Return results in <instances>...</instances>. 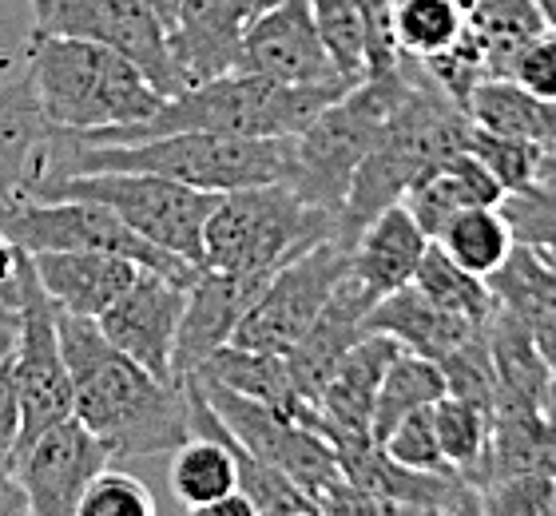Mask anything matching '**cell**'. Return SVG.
I'll return each mask as SVG.
<instances>
[{"mask_svg":"<svg viewBox=\"0 0 556 516\" xmlns=\"http://www.w3.org/2000/svg\"><path fill=\"white\" fill-rule=\"evenodd\" d=\"M60 354L72 378V417L112 453L160 457L191 441V402L184 381H160L119 354L96 318L56 310Z\"/></svg>","mask_w":556,"mask_h":516,"instance_id":"obj_1","label":"cell"},{"mask_svg":"<svg viewBox=\"0 0 556 516\" xmlns=\"http://www.w3.org/2000/svg\"><path fill=\"white\" fill-rule=\"evenodd\" d=\"M290 139L294 136L247 139L215 136V131H167V136L131 139V143H76L64 131H56V155H52L48 175L143 172L207 191V196H227L243 187L287 184L290 163H294Z\"/></svg>","mask_w":556,"mask_h":516,"instance_id":"obj_2","label":"cell"},{"mask_svg":"<svg viewBox=\"0 0 556 516\" xmlns=\"http://www.w3.org/2000/svg\"><path fill=\"white\" fill-rule=\"evenodd\" d=\"M469 139V115L421 64H409L406 92L397 96L390 115L382 119L358 175L350 184V196L338 215V239L354 242L358 230L390 203H402L417 175L450 160Z\"/></svg>","mask_w":556,"mask_h":516,"instance_id":"obj_3","label":"cell"},{"mask_svg":"<svg viewBox=\"0 0 556 516\" xmlns=\"http://www.w3.org/2000/svg\"><path fill=\"white\" fill-rule=\"evenodd\" d=\"M28 76L33 96L48 124L60 131H108L143 124L160 112L163 96L148 76L112 48L76 36H28Z\"/></svg>","mask_w":556,"mask_h":516,"instance_id":"obj_4","label":"cell"},{"mask_svg":"<svg viewBox=\"0 0 556 516\" xmlns=\"http://www.w3.org/2000/svg\"><path fill=\"white\" fill-rule=\"evenodd\" d=\"M346 88H290L270 84L251 72H223L215 80L191 84L179 96H167L160 112L131 127L108 131H64L76 143H131V139L167 136V131H215V136L282 139L299 136L326 103Z\"/></svg>","mask_w":556,"mask_h":516,"instance_id":"obj_5","label":"cell"},{"mask_svg":"<svg viewBox=\"0 0 556 516\" xmlns=\"http://www.w3.org/2000/svg\"><path fill=\"white\" fill-rule=\"evenodd\" d=\"M334 235V211L306 203L290 184L243 187L219 196L211 206L199 266L235 275H275Z\"/></svg>","mask_w":556,"mask_h":516,"instance_id":"obj_6","label":"cell"},{"mask_svg":"<svg viewBox=\"0 0 556 516\" xmlns=\"http://www.w3.org/2000/svg\"><path fill=\"white\" fill-rule=\"evenodd\" d=\"M409 64L414 60H402L394 72H374L366 80L350 84L346 92L326 103L323 112L290 139L294 163H290L287 184L306 203L342 215L358 163L366 160V151H370L374 136L397 103V96L406 92Z\"/></svg>","mask_w":556,"mask_h":516,"instance_id":"obj_7","label":"cell"},{"mask_svg":"<svg viewBox=\"0 0 556 516\" xmlns=\"http://www.w3.org/2000/svg\"><path fill=\"white\" fill-rule=\"evenodd\" d=\"M40 199H92L116 211L139 239L195 263L203 259V227L215 199L163 175L143 172H96V175H48L33 187Z\"/></svg>","mask_w":556,"mask_h":516,"instance_id":"obj_8","label":"cell"},{"mask_svg":"<svg viewBox=\"0 0 556 516\" xmlns=\"http://www.w3.org/2000/svg\"><path fill=\"white\" fill-rule=\"evenodd\" d=\"M0 239L21 247V251H104V254H124L143 270L167 275L175 282L191 287V278L199 275L195 263L175 259V254L151 247L148 239H139L136 230L108 211L104 203L92 199H40V196H16L0 203Z\"/></svg>","mask_w":556,"mask_h":516,"instance_id":"obj_9","label":"cell"},{"mask_svg":"<svg viewBox=\"0 0 556 516\" xmlns=\"http://www.w3.org/2000/svg\"><path fill=\"white\" fill-rule=\"evenodd\" d=\"M12 270H16V345H12V381L21 398V449L72 417V378L60 354L56 306L48 299L28 254L12 247ZM16 449V453H21Z\"/></svg>","mask_w":556,"mask_h":516,"instance_id":"obj_10","label":"cell"},{"mask_svg":"<svg viewBox=\"0 0 556 516\" xmlns=\"http://www.w3.org/2000/svg\"><path fill=\"white\" fill-rule=\"evenodd\" d=\"M33 33L112 48L148 76L163 100L187 88L167 48V28L143 0H33Z\"/></svg>","mask_w":556,"mask_h":516,"instance_id":"obj_11","label":"cell"},{"mask_svg":"<svg viewBox=\"0 0 556 516\" xmlns=\"http://www.w3.org/2000/svg\"><path fill=\"white\" fill-rule=\"evenodd\" d=\"M350 270V242L334 239L318 242L294 263L270 275L255 306L247 310L243 322L235 326L231 345L258 350V354H287L302 333L311 330L314 318L323 314L334 287Z\"/></svg>","mask_w":556,"mask_h":516,"instance_id":"obj_12","label":"cell"},{"mask_svg":"<svg viewBox=\"0 0 556 516\" xmlns=\"http://www.w3.org/2000/svg\"><path fill=\"white\" fill-rule=\"evenodd\" d=\"M187 378L199 386L203 402L219 417V425L227 429L235 445L247 449L251 457L270 465V469H278L282 477H290L299 489L314 493L326 481L342 477L334 449L326 445V437L318 429H311V425L290 417V413L275 410V405L251 402L243 393H231L215 386V381L195 378V374H187Z\"/></svg>","mask_w":556,"mask_h":516,"instance_id":"obj_13","label":"cell"},{"mask_svg":"<svg viewBox=\"0 0 556 516\" xmlns=\"http://www.w3.org/2000/svg\"><path fill=\"white\" fill-rule=\"evenodd\" d=\"M235 68L290 88H350L326 52L311 0H278L258 12L247 24Z\"/></svg>","mask_w":556,"mask_h":516,"instance_id":"obj_14","label":"cell"},{"mask_svg":"<svg viewBox=\"0 0 556 516\" xmlns=\"http://www.w3.org/2000/svg\"><path fill=\"white\" fill-rule=\"evenodd\" d=\"M108 465L112 453L76 417H64L16 453L12 477L21 481L33 516H76L84 489Z\"/></svg>","mask_w":556,"mask_h":516,"instance_id":"obj_15","label":"cell"},{"mask_svg":"<svg viewBox=\"0 0 556 516\" xmlns=\"http://www.w3.org/2000/svg\"><path fill=\"white\" fill-rule=\"evenodd\" d=\"M184 282L155 275V270H139L136 282L96 318V326L119 354H128L136 366L148 369L151 378L179 381L172 369V357L179 318H184Z\"/></svg>","mask_w":556,"mask_h":516,"instance_id":"obj_16","label":"cell"},{"mask_svg":"<svg viewBox=\"0 0 556 516\" xmlns=\"http://www.w3.org/2000/svg\"><path fill=\"white\" fill-rule=\"evenodd\" d=\"M270 275H235V270H207L199 266V275L191 278L184 302V318H179V333H175V357L172 369L175 378H184L199 362H207L219 345L231 342L235 326L243 322V314L255 306Z\"/></svg>","mask_w":556,"mask_h":516,"instance_id":"obj_17","label":"cell"},{"mask_svg":"<svg viewBox=\"0 0 556 516\" xmlns=\"http://www.w3.org/2000/svg\"><path fill=\"white\" fill-rule=\"evenodd\" d=\"M397 354H402V345L394 338L362 333V342L338 362V369L323 386L314 410L302 413V421L318 429L326 437V445L342 441V437H370L374 398H378V386H382L386 369H390V362Z\"/></svg>","mask_w":556,"mask_h":516,"instance_id":"obj_18","label":"cell"},{"mask_svg":"<svg viewBox=\"0 0 556 516\" xmlns=\"http://www.w3.org/2000/svg\"><path fill=\"white\" fill-rule=\"evenodd\" d=\"M255 16L251 0H184L167 28V48L187 88L235 72L243 33Z\"/></svg>","mask_w":556,"mask_h":516,"instance_id":"obj_19","label":"cell"},{"mask_svg":"<svg viewBox=\"0 0 556 516\" xmlns=\"http://www.w3.org/2000/svg\"><path fill=\"white\" fill-rule=\"evenodd\" d=\"M28 263L52 306L80 318H100L143 270L124 254L104 251H36L28 254Z\"/></svg>","mask_w":556,"mask_h":516,"instance_id":"obj_20","label":"cell"},{"mask_svg":"<svg viewBox=\"0 0 556 516\" xmlns=\"http://www.w3.org/2000/svg\"><path fill=\"white\" fill-rule=\"evenodd\" d=\"M429 242L433 239L417 227L406 206L390 203L358 230V239L350 242V278H354V287L366 294L370 306L378 299H386V294L409 287Z\"/></svg>","mask_w":556,"mask_h":516,"instance_id":"obj_21","label":"cell"},{"mask_svg":"<svg viewBox=\"0 0 556 516\" xmlns=\"http://www.w3.org/2000/svg\"><path fill=\"white\" fill-rule=\"evenodd\" d=\"M56 131L40 112L28 80L0 84V203L16 196H33L52 167Z\"/></svg>","mask_w":556,"mask_h":516,"instance_id":"obj_22","label":"cell"},{"mask_svg":"<svg viewBox=\"0 0 556 516\" xmlns=\"http://www.w3.org/2000/svg\"><path fill=\"white\" fill-rule=\"evenodd\" d=\"M362 326H366V333L394 338L402 350L429 357V362L450 357L453 350L469 342L477 330H485V322H465V318H457V314H450V310L433 306L414 282L374 302V306L366 310V322H362Z\"/></svg>","mask_w":556,"mask_h":516,"instance_id":"obj_23","label":"cell"},{"mask_svg":"<svg viewBox=\"0 0 556 516\" xmlns=\"http://www.w3.org/2000/svg\"><path fill=\"white\" fill-rule=\"evenodd\" d=\"M505 199V187L493 179L485 163L477 160L473 151L462 148L453 151L450 160H441L438 167H429L426 175H417L409 191L402 196L414 223L426 230L429 239H438V230L450 223L465 206H497Z\"/></svg>","mask_w":556,"mask_h":516,"instance_id":"obj_24","label":"cell"},{"mask_svg":"<svg viewBox=\"0 0 556 516\" xmlns=\"http://www.w3.org/2000/svg\"><path fill=\"white\" fill-rule=\"evenodd\" d=\"M485 282L493 302L521 322L548 362H556V259L513 242L509 259Z\"/></svg>","mask_w":556,"mask_h":516,"instance_id":"obj_25","label":"cell"},{"mask_svg":"<svg viewBox=\"0 0 556 516\" xmlns=\"http://www.w3.org/2000/svg\"><path fill=\"white\" fill-rule=\"evenodd\" d=\"M489 366H493V386H497V405H525V410L548 413V381H553V362L536 338L525 330L521 322L493 306L485 322Z\"/></svg>","mask_w":556,"mask_h":516,"instance_id":"obj_26","label":"cell"},{"mask_svg":"<svg viewBox=\"0 0 556 516\" xmlns=\"http://www.w3.org/2000/svg\"><path fill=\"white\" fill-rule=\"evenodd\" d=\"M462 12L485 76H509L517 56L548 28L536 0H462Z\"/></svg>","mask_w":556,"mask_h":516,"instance_id":"obj_27","label":"cell"},{"mask_svg":"<svg viewBox=\"0 0 556 516\" xmlns=\"http://www.w3.org/2000/svg\"><path fill=\"white\" fill-rule=\"evenodd\" d=\"M465 115H469V124L485 127L493 136L525 139L545 151L556 148V103L533 96L509 76L477 80L465 100Z\"/></svg>","mask_w":556,"mask_h":516,"instance_id":"obj_28","label":"cell"},{"mask_svg":"<svg viewBox=\"0 0 556 516\" xmlns=\"http://www.w3.org/2000/svg\"><path fill=\"white\" fill-rule=\"evenodd\" d=\"M509 473H548L556 477V417L525 405H497L489 421L485 481ZM481 481V484H485ZM477 484V489H481Z\"/></svg>","mask_w":556,"mask_h":516,"instance_id":"obj_29","label":"cell"},{"mask_svg":"<svg viewBox=\"0 0 556 516\" xmlns=\"http://www.w3.org/2000/svg\"><path fill=\"white\" fill-rule=\"evenodd\" d=\"M191 374L203 381H215L223 390L243 393L251 402L275 405V410L290 413V417H299V421H302V413L314 410V405L302 402L299 390H294L282 354H258V350H243V345L227 342V345H219L207 362H199Z\"/></svg>","mask_w":556,"mask_h":516,"instance_id":"obj_30","label":"cell"},{"mask_svg":"<svg viewBox=\"0 0 556 516\" xmlns=\"http://www.w3.org/2000/svg\"><path fill=\"white\" fill-rule=\"evenodd\" d=\"M445 393L450 390H445V374H441L438 362L402 350V354L390 362L382 386H378V398H374V417H370L374 445H378L402 417L438 405Z\"/></svg>","mask_w":556,"mask_h":516,"instance_id":"obj_31","label":"cell"},{"mask_svg":"<svg viewBox=\"0 0 556 516\" xmlns=\"http://www.w3.org/2000/svg\"><path fill=\"white\" fill-rule=\"evenodd\" d=\"M453 263L465 266L469 275L489 278L513 251V227L501 215V206H465L438 230L433 239Z\"/></svg>","mask_w":556,"mask_h":516,"instance_id":"obj_32","label":"cell"},{"mask_svg":"<svg viewBox=\"0 0 556 516\" xmlns=\"http://www.w3.org/2000/svg\"><path fill=\"white\" fill-rule=\"evenodd\" d=\"M429 413H433V429H438V445H441L445 465H450L465 484L477 489V484L485 481L489 421H493V413H489L485 405L453 398V393H445Z\"/></svg>","mask_w":556,"mask_h":516,"instance_id":"obj_33","label":"cell"},{"mask_svg":"<svg viewBox=\"0 0 556 516\" xmlns=\"http://www.w3.org/2000/svg\"><path fill=\"white\" fill-rule=\"evenodd\" d=\"M465 40L462 0H394V45L406 60L429 64Z\"/></svg>","mask_w":556,"mask_h":516,"instance_id":"obj_34","label":"cell"},{"mask_svg":"<svg viewBox=\"0 0 556 516\" xmlns=\"http://www.w3.org/2000/svg\"><path fill=\"white\" fill-rule=\"evenodd\" d=\"M414 287L421 290L433 306L450 310V314H457V318H465V322H489V314L497 306L493 294H489L485 278H477V275H469L465 266H457L438 242H429L426 254H421Z\"/></svg>","mask_w":556,"mask_h":516,"instance_id":"obj_35","label":"cell"},{"mask_svg":"<svg viewBox=\"0 0 556 516\" xmlns=\"http://www.w3.org/2000/svg\"><path fill=\"white\" fill-rule=\"evenodd\" d=\"M311 12L334 68L350 84L366 80V16H362V0H311Z\"/></svg>","mask_w":556,"mask_h":516,"instance_id":"obj_36","label":"cell"},{"mask_svg":"<svg viewBox=\"0 0 556 516\" xmlns=\"http://www.w3.org/2000/svg\"><path fill=\"white\" fill-rule=\"evenodd\" d=\"M497 206L509 218L513 239L556 259V172H545L521 191H509Z\"/></svg>","mask_w":556,"mask_h":516,"instance_id":"obj_37","label":"cell"},{"mask_svg":"<svg viewBox=\"0 0 556 516\" xmlns=\"http://www.w3.org/2000/svg\"><path fill=\"white\" fill-rule=\"evenodd\" d=\"M465 148L473 151L477 160L493 172V179L505 187V196H509V191H521V187H529L533 179H541V172H545V160H548L545 148L525 143V139L493 136V131H485V127H477V124H469V139H465Z\"/></svg>","mask_w":556,"mask_h":516,"instance_id":"obj_38","label":"cell"},{"mask_svg":"<svg viewBox=\"0 0 556 516\" xmlns=\"http://www.w3.org/2000/svg\"><path fill=\"white\" fill-rule=\"evenodd\" d=\"M553 481L548 473H509L493 477L477 489L485 516H548L553 508Z\"/></svg>","mask_w":556,"mask_h":516,"instance_id":"obj_39","label":"cell"},{"mask_svg":"<svg viewBox=\"0 0 556 516\" xmlns=\"http://www.w3.org/2000/svg\"><path fill=\"white\" fill-rule=\"evenodd\" d=\"M76 516H160V508H155V496L139 477L108 465L84 489Z\"/></svg>","mask_w":556,"mask_h":516,"instance_id":"obj_40","label":"cell"},{"mask_svg":"<svg viewBox=\"0 0 556 516\" xmlns=\"http://www.w3.org/2000/svg\"><path fill=\"white\" fill-rule=\"evenodd\" d=\"M433 410V405H429ZM429 410H417L409 417L390 429V433L378 441L382 453L397 465H406V469H421V473H453L441 457V445H438V429H433V413ZM457 477V473H453Z\"/></svg>","mask_w":556,"mask_h":516,"instance_id":"obj_41","label":"cell"},{"mask_svg":"<svg viewBox=\"0 0 556 516\" xmlns=\"http://www.w3.org/2000/svg\"><path fill=\"white\" fill-rule=\"evenodd\" d=\"M314 501L326 516H438L429 508L417 505H397V501H382V496L366 493L358 484H350L346 477H334L326 481L323 489H314Z\"/></svg>","mask_w":556,"mask_h":516,"instance_id":"obj_42","label":"cell"},{"mask_svg":"<svg viewBox=\"0 0 556 516\" xmlns=\"http://www.w3.org/2000/svg\"><path fill=\"white\" fill-rule=\"evenodd\" d=\"M509 80H517L541 100L556 103V28H545L533 45L525 48L517 64H513Z\"/></svg>","mask_w":556,"mask_h":516,"instance_id":"obj_43","label":"cell"},{"mask_svg":"<svg viewBox=\"0 0 556 516\" xmlns=\"http://www.w3.org/2000/svg\"><path fill=\"white\" fill-rule=\"evenodd\" d=\"M16 449H21V398H16L9 354V362L0 366V477H12Z\"/></svg>","mask_w":556,"mask_h":516,"instance_id":"obj_44","label":"cell"},{"mask_svg":"<svg viewBox=\"0 0 556 516\" xmlns=\"http://www.w3.org/2000/svg\"><path fill=\"white\" fill-rule=\"evenodd\" d=\"M16 326V270H12V242L0 239V330Z\"/></svg>","mask_w":556,"mask_h":516,"instance_id":"obj_45","label":"cell"},{"mask_svg":"<svg viewBox=\"0 0 556 516\" xmlns=\"http://www.w3.org/2000/svg\"><path fill=\"white\" fill-rule=\"evenodd\" d=\"M187 516H258L255 501L243 493V489H231V493L215 496V501H203V505H191Z\"/></svg>","mask_w":556,"mask_h":516,"instance_id":"obj_46","label":"cell"},{"mask_svg":"<svg viewBox=\"0 0 556 516\" xmlns=\"http://www.w3.org/2000/svg\"><path fill=\"white\" fill-rule=\"evenodd\" d=\"M0 516H33L16 477H0Z\"/></svg>","mask_w":556,"mask_h":516,"instance_id":"obj_47","label":"cell"},{"mask_svg":"<svg viewBox=\"0 0 556 516\" xmlns=\"http://www.w3.org/2000/svg\"><path fill=\"white\" fill-rule=\"evenodd\" d=\"M143 4H148V9L155 12V16H160V24H163V28H172L175 12L184 9V0H143Z\"/></svg>","mask_w":556,"mask_h":516,"instance_id":"obj_48","label":"cell"},{"mask_svg":"<svg viewBox=\"0 0 556 516\" xmlns=\"http://www.w3.org/2000/svg\"><path fill=\"white\" fill-rule=\"evenodd\" d=\"M12 345H16V326H12V330H0V366L9 362Z\"/></svg>","mask_w":556,"mask_h":516,"instance_id":"obj_49","label":"cell"},{"mask_svg":"<svg viewBox=\"0 0 556 516\" xmlns=\"http://www.w3.org/2000/svg\"><path fill=\"white\" fill-rule=\"evenodd\" d=\"M536 4H541V12H545L548 28H556V0H536Z\"/></svg>","mask_w":556,"mask_h":516,"instance_id":"obj_50","label":"cell"},{"mask_svg":"<svg viewBox=\"0 0 556 516\" xmlns=\"http://www.w3.org/2000/svg\"><path fill=\"white\" fill-rule=\"evenodd\" d=\"M548 413L556 417V362H553V381H548Z\"/></svg>","mask_w":556,"mask_h":516,"instance_id":"obj_51","label":"cell"},{"mask_svg":"<svg viewBox=\"0 0 556 516\" xmlns=\"http://www.w3.org/2000/svg\"><path fill=\"white\" fill-rule=\"evenodd\" d=\"M545 172H556V148L548 151V160H545ZM545 172H541V175H545Z\"/></svg>","mask_w":556,"mask_h":516,"instance_id":"obj_52","label":"cell"},{"mask_svg":"<svg viewBox=\"0 0 556 516\" xmlns=\"http://www.w3.org/2000/svg\"><path fill=\"white\" fill-rule=\"evenodd\" d=\"M251 4H255V9L263 12V9H270V4H278V0H251Z\"/></svg>","mask_w":556,"mask_h":516,"instance_id":"obj_53","label":"cell"},{"mask_svg":"<svg viewBox=\"0 0 556 516\" xmlns=\"http://www.w3.org/2000/svg\"><path fill=\"white\" fill-rule=\"evenodd\" d=\"M548 516H556V481H553V508H548Z\"/></svg>","mask_w":556,"mask_h":516,"instance_id":"obj_54","label":"cell"},{"mask_svg":"<svg viewBox=\"0 0 556 516\" xmlns=\"http://www.w3.org/2000/svg\"><path fill=\"white\" fill-rule=\"evenodd\" d=\"M438 516H441V513H438Z\"/></svg>","mask_w":556,"mask_h":516,"instance_id":"obj_55","label":"cell"}]
</instances>
